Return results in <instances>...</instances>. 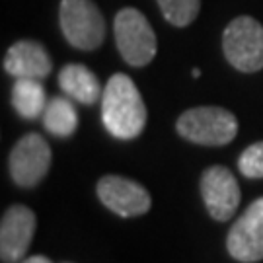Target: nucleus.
Instances as JSON below:
<instances>
[{
  "instance_id": "obj_1",
  "label": "nucleus",
  "mask_w": 263,
  "mask_h": 263,
  "mask_svg": "<svg viewBox=\"0 0 263 263\" xmlns=\"http://www.w3.org/2000/svg\"><path fill=\"white\" fill-rule=\"evenodd\" d=\"M102 121L115 139H137L146 125V105L137 84L127 74H113L102 96Z\"/></svg>"
},
{
  "instance_id": "obj_2",
  "label": "nucleus",
  "mask_w": 263,
  "mask_h": 263,
  "mask_svg": "<svg viewBox=\"0 0 263 263\" xmlns=\"http://www.w3.org/2000/svg\"><path fill=\"white\" fill-rule=\"evenodd\" d=\"M176 129L189 142L203 146H222L234 141L238 121L224 107L201 105L181 113L176 123Z\"/></svg>"
},
{
  "instance_id": "obj_3",
  "label": "nucleus",
  "mask_w": 263,
  "mask_h": 263,
  "mask_svg": "<svg viewBox=\"0 0 263 263\" xmlns=\"http://www.w3.org/2000/svg\"><path fill=\"white\" fill-rule=\"evenodd\" d=\"M59 22L72 47L94 51L104 43L105 20L92 0H61Z\"/></svg>"
},
{
  "instance_id": "obj_4",
  "label": "nucleus",
  "mask_w": 263,
  "mask_h": 263,
  "mask_svg": "<svg viewBox=\"0 0 263 263\" xmlns=\"http://www.w3.org/2000/svg\"><path fill=\"white\" fill-rule=\"evenodd\" d=\"M115 43L123 61L131 66H146L156 57V35L148 20L137 8H123L115 16Z\"/></svg>"
},
{
  "instance_id": "obj_5",
  "label": "nucleus",
  "mask_w": 263,
  "mask_h": 263,
  "mask_svg": "<svg viewBox=\"0 0 263 263\" xmlns=\"http://www.w3.org/2000/svg\"><path fill=\"white\" fill-rule=\"evenodd\" d=\"M226 61L240 72H257L263 68V26L250 16H240L226 26L222 33Z\"/></svg>"
},
{
  "instance_id": "obj_6",
  "label": "nucleus",
  "mask_w": 263,
  "mask_h": 263,
  "mask_svg": "<svg viewBox=\"0 0 263 263\" xmlns=\"http://www.w3.org/2000/svg\"><path fill=\"white\" fill-rule=\"evenodd\" d=\"M49 166L51 148L37 133L22 137L10 152V176L22 187L37 185L49 172Z\"/></svg>"
},
{
  "instance_id": "obj_7",
  "label": "nucleus",
  "mask_w": 263,
  "mask_h": 263,
  "mask_svg": "<svg viewBox=\"0 0 263 263\" xmlns=\"http://www.w3.org/2000/svg\"><path fill=\"white\" fill-rule=\"evenodd\" d=\"M98 197L111 213L123 218L141 216L152 207L151 193L141 183L121 176H105L100 179Z\"/></svg>"
},
{
  "instance_id": "obj_8",
  "label": "nucleus",
  "mask_w": 263,
  "mask_h": 263,
  "mask_svg": "<svg viewBox=\"0 0 263 263\" xmlns=\"http://www.w3.org/2000/svg\"><path fill=\"white\" fill-rule=\"evenodd\" d=\"M226 248L234 259L242 263L263 259V197L255 199L234 222Z\"/></svg>"
},
{
  "instance_id": "obj_9",
  "label": "nucleus",
  "mask_w": 263,
  "mask_h": 263,
  "mask_svg": "<svg viewBox=\"0 0 263 263\" xmlns=\"http://www.w3.org/2000/svg\"><path fill=\"white\" fill-rule=\"evenodd\" d=\"M201 195L209 215L215 220H228L240 205V185L224 166H211L201 176Z\"/></svg>"
},
{
  "instance_id": "obj_10",
  "label": "nucleus",
  "mask_w": 263,
  "mask_h": 263,
  "mask_svg": "<svg viewBox=\"0 0 263 263\" xmlns=\"http://www.w3.org/2000/svg\"><path fill=\"white\" fill-rule=\"evenodd\" d=\"M35 215L24 205H12L2 216L0 224V255L4 263H18L24 259L29 242L35 232Z\"/></svg>"
},
{
  "instance_id": "obj_11",
  "label": "nucleus",
  "mask_w": 263,
  "mask_h": 263,
  "mask_svg": "<svg viewBox=\"0 0 263 263\" xmlns=\"http://www.w3.org/2000/svg\"><path fill=\"white\" fill-rule=\"evenodd\" d=\"M4 70L16 78L41 80L51 74L53 63L43 45L24 39L8 49V53L4 57Z\"/></svg>"
},
{
  "instance_id": "obj_12",
  "label": "nucleus",
  "mask_w": 263,
  "mask_h": 263,
  "mask_svg": "<svg viewBox=\"0 0 263 263\" xmlns=\"http://www.w3.org/2000/svg\"><path fill=\"white\" fill-rule=\"evenodd\" d=\"M59 86L66 96L86 105L96 104L104 96L98 76L84 65H66L59 72Z\"/></svg>"
},
{
  "instance_id": "obj_13",
  "label": "nucleus",
  "mask_w": 263,
  "mask_h": 263,
  "mask_svg": "<svg viewBox=\"0 0 263 263\" xmlns=\"http://www.w3.org/2000/svg\"><path fill=\"white\" fill-rule=\"evenodd\" d=\"M12 105L24 119H35L45 111V90L35 78H16L12 86Z\"/></svg>"
},
{
  "instance_id": "obj_14",
  "label": "nucleus",
  "mask_w": 263,
  "mask_h": 263,
  "mask_svg": "<svg viewBox=\"0 0 263 263\" xmlns=\"http://www.w3.org/2000/svg\"><path fill=\"white\" fill-rule=\"evenodd\" d=\"M43 125L55 137H70L78 125V115H76L74 105L61 96L53 98L43 111Z\"/></svg>"
},
{
  "instance_id": "obj_15",
  "label": "nucleus",
  "mask_w": 263,
  "mask_h": 263,
  "mask_svg": "<svg viewBox=\"0 0 263 263\" xmlns=\"http://www.w3.org/2000/svg\"><path fill=\"white\" fill-rule=\"evenodd\" d=\"M162 16L176 28H185L195 22L201 8V0H156Z\"/></svg>"
},
{
  "instance_id": "obj_16",
  "label": "nucleus",
  "mask_w": 263,
  "mask_h": 263,
  "mask_svg": "<svg viewBox=\"0 0 263 263\" xmlns=\"http://www.w3.org/2000/svg\"><path fill=\"white\" fill-rule=\"evenodd\" d=\"M238 166L246 178H263V141L248 146L238 160Z\"/></svg>"
},
{
  "instance_id": "obj_17",
  "label": "nucleus",
  "mask_w": 263,
  "mask_h": 263,
  "mask_svg": "<svg viewBox=\"0 0 263 263\" xmlns=\"http://www.w3.org/2000/svg\"><path fill=\"white\" fill-rule=\"evenodd\" d=\"M24 263H51V259L43 257V255H33L29 259H24Z\"/></svg>"
},
{
  "instance_id": "obj_18",
  "label": "nucleus",
  "mask_w": 263,
  "mask_h": 263,
  "mask_svg": "<svg viewBox=\"0 0 263 263\" xmlns=\"http://www.w3.org/2000/svg\"><path fill=\"white\" fill-rule=\"evenodd\" d=\"M191 74H193V78H199V76H201V70H199V68H193Z\"/></svg>"
}]
</instances>
